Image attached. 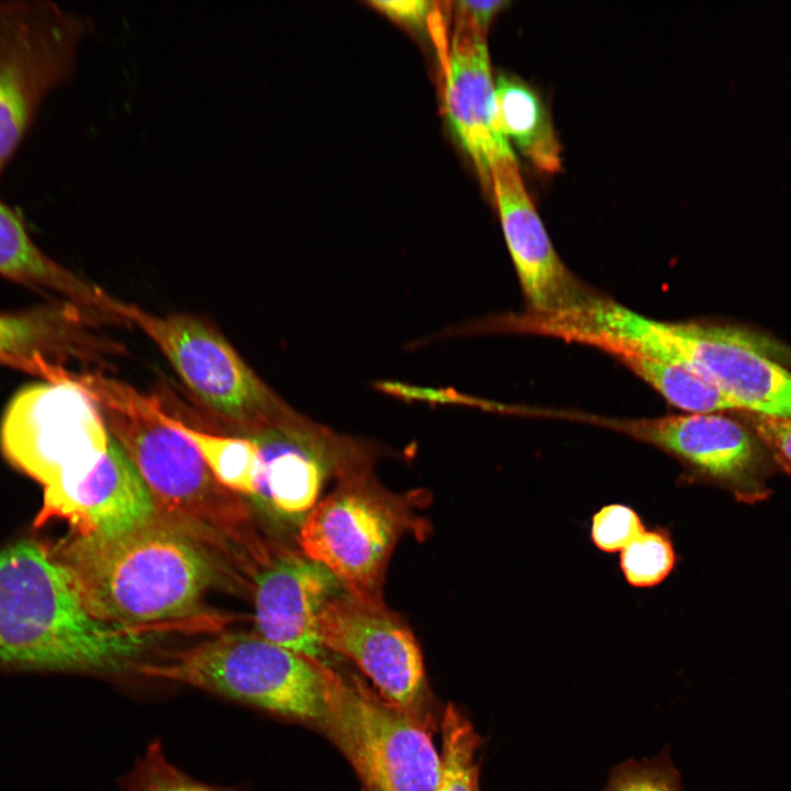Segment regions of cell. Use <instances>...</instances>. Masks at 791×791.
<instances>
[{"label": "cell", "mask_w": 791, "mask_h": 791, "mask_svg": "<svg viewBox=\"0 0 791 791\" xmlns=\"http://www.w3.org/2000/svg\"><path fill=\"white\" fill-rule=\"evenodd\" d=\"M0 275L103 310L107 294L76 277L33 241L21 213L0 200Z\"/></svg>", "instance_id": "d6986e66"}, {"label": "cell", "mask_w": 791, "mask_h": 791, "mask_svg": "<svg viewBox=\"0 0 791 791\" xmlns=\"http://www.w3.org/2000/svg\"><path fill=\"white\" fill-rule=\"evenodd\" d=\"M494 125L541 171L561 169V147L538 91L525 81L499 75L494 85Z\"/></svg>", "instance_id": "ffe728a7"}, {"label": "cell", "mask_w": 791, "mask_h": 791, "mask_svg": "<svg viewBox=\"0 0 791 791\" xmlns=\"http://www.w3.org/2000/svg\"><path fill=\"white\" fill-rule=\"evenodd\" d=\"M609 328L624 344L706 378L740 410L791 420V370L739 330L655 320L626 307L614 310Z\"/></svg>", "instance_id": "52a82bcc"}, {"label": "cell", "mask_w": 791, "mask_h": 791, "mask_svg": "<svg viewBox=\"0 0 791 791\" xmlns=\"http://www.w3.org/2000/svg\"><path fill=\"white\" fill-rule=\"evenodd\" d=\"M576 421L622 432L653 445L711 478L734 480L755 458L746 428L718 413H688L659 417L617 419L576 413Z\"/></svg>", "instance_id": "2e32d148"}, {"label": "cell", "mask_w": 791, "mask_h": 791, "mask_svg": "<svg viewBox=\"0 0 791 791\" xmlns=\"http://www.w3.org/2000/svg\"><path fill=\"white\" fill-rule=\"evenodd\" d=\"M86 29L52 1H0V174L45 98L69 80Z\"/></svg>", "instance_id": "9c48e42d"}, {"label": "cell", "mask_w": 791, "mask_h": 791, "mask_svg": "<svg viewBox=\"0 0 791 791\" xmlns=\"http://www.w3.org/2000/svg\"><path fill=\"white\" fill-rule=\"evenodd\" d=\"M166 423L197 449L214 477L234 492L257 494L263 488L264 460L252 438L194 430L165 413Z\"/></svg>", "instance_id": "44dd1931"}, {"label": "cell", "mask_w": 791, "mask_h": 791, "mask_svg": "<svg viewBox=\"0 0 791 791\" xmlns=\"http://www.w3.org/2000/svg\"><path fill=\"white\" fill-rule=\"evenodd\" d=\"M77 316L63 307L0 312V363L49 381L66 379L70 372L58 361L70 355L78 343Z\"/></svg>", "instance_id": "ac0fdd59"}, {"label": "cell", "mask_w": 791, "mask_h": 791, "mask_svg": "<svg viewBox=\"0 0 791 791\" xmlns=\"http://www.w3.org/2000/svg\"><path fill=\"white\" fill-rule=\"evenodd\" d=\"M443 750L436 791H479L476 750L480 737L466 715L453 703L442 716Z\"/></svg>", "instance_id": "7402d4cb"}, {"label": "cell", "mask_w": 791, "mask_h": 791, "mask_svg": "<svg viewBox=\"0 0 791 791\" xmlns=\"http://www.w3.org/2000/svg\"><path fill=\"white\" fill-rule=\"evenodd\" d=\"M256 632L294 653L325 661L317 631L319 615L344 591L334 575L300 549L282 544L255 578Z\"/></svg>", "instance_id": "4fadbf2b"}, {"label": "cell", "mask_w": 791, "mask_h": 791, "mask_svg": "<svg viewBox=\"0 0 791 791\" xmlns=\"http://www.w3.org/2000/svg\"><path fill=\"white\" fill-rule=\"evenodd\" d=\"M107 311L141 328L209 409L254 436L290 410L227 341L187 315H156L109 297Z\"/></svg>", "instance_id": "30bf717a"}, {"label": "cell", "mask_w": 791, "mask_h": 791, "mask_svg": "<svg viewBox=\"0 0 791 791\" xmlns=\"http://www.w3.org/2000/svg\"><path fill=\"white\" fill-rule=\"evenodd\" d=\"M645 526L637 512L628 505L611 503L599 509L591 520V539L602 552L623 550Z\"/></svg>", "instance_id": "484cf974"}, {"label": "cell", "mask_w": 791, "mask_h": 791, "mask_svg": "<svg viewBox=\"0 0 791 791\" xmlns=\"http://www.w3.org/2000/svg\"><path fill=\"white\" fill-rule=\"evenodd\" d=\"M149 634L92 617L46 546L0 552V669L114 673L138 662Z\"/></svg>", "instance_id": "3957f363"}, {"label": "cell", "mask_w": 791, "mask_h": 791, "mask_svg": "<svg viewBox=\"0 0 791 791\" xmlns=\"http://www.w3.org/2000/svg\"><path fill=\"white\" fill-rule=\"evenodd\" d=\"M85 387L145 482L155 517L252 589L282 543L265 535L247 503L223 486L193 445L166 423L155 398L99 375H90Z\"/></svg>", "instance_id": "6da1fadb"}, {"label": "cell", "mask_w": 791, "mask_h": 791, "mask_svg": "<svg viewBox=\"0 0 791 791\" xmlns=\"http://www.w3.org/2000/svg\"><path fill=\"white\" fill-rule=\"evenodd\" d=\"M368 4L388 18L412 29H423L434 14V3L425 0L369 1Z\"/></svg>", "instance_id": "4316f807"}, {"label": "cell", "mask_w": 791, "mask_h": 791, "mask_svg": "<svg viewBox=\"0 0 791 791\" xmlns=\"http://www.w3.org/2000/svg\"><path fill=\"white\" fill-rule=\"evenodd\" d=\"M320 727L368 791H436L441 757L427 722L374 693L359 678L324 666Z\"/></svg>", "instance_id": "8992f818"}, {"label": "cell", "mask_w": 791, "mask_h": 791, "mask_svg": "<svg viewBox=\"0 0 791 791\" xmlns=\"http://www.w3.org/2000/svg\"><path fill=\"white\" fill-rule=\"evenodd\" d=\"M67 520L80 536L121 534L155 517L151 493L134 464L110 434L97 466L74 484L45 487L35 525Z\"/></svg>", "instance_id": "5bb4252c"}, {"label": "cell", "mask_w": 791, "mask_h": 791, "mask_svg": "<svg viewBox=\"0 0 791 791\" xmlns=\"http://www.w3.org/2000/svg\"><path fill=\"white\" fill-rule=\"evenodd\" d=\"M120 786L122 791H238L191 778L169 761L159 739L149 743Z\"/></svg>", "instance_id": "cb8c5ba5"}, {"label": "cell", "mask_w": 791, "mask_h": 791, "mask_svg": "<svg viewBox=\"0 0 791 791\" xmlns=\"http://www.w3.org/2000/svg\"><path fill=\"white\" fill-rule=\"evenodd\" d=\"M53 553L92 617L153 633L191 623L211 587L227 576L207 550L156 517L111 536L73 534Z\"/></svg>", "instance_id": "7a4b0ae2"}, {"label": "cell", "mask_w": 791, "mask_h": 791, "mask_svg": "<svg viewBox=\"0 0 791 791\" xmlns=\"http://www.w3.org/2000/svg\"><path fill=\"white\" fill-rule=\"evenodd\" d=\"M326 664L283 648L257 633H225L165 650L156 658L136 662L133 670L320 726Z\"/></svg>", "instance_id": "5b68a950"}, {"label": "cell", "mask_w": 791, "mask_h": 791, "mask_svg": "<svg viewBox=\"0 0 791 791\" xmlns=\"http://www.w3.org/2000/svg\"><path fill=\"white\" fill-rule=\"evenodd\" d=\"M424 492L398 493L376 478L372 468L335 483L301 525L300 550L328 569L344 591L367 603H385L387 567L399 539H423L430 524L417 514Z\"/></svg>", "instance_id": "277c9868"}, {"label": "cell", "mask_w": 791, "mask_h": 791, "mask_svg": "<svg viewBox=\"0 0 791 791\" xmlns=\"http://www.w3.org/2000/svg\"><path fill=\"white\" fill-rule=\"evenodd\" d=\"M486 37L456 11L452 44L446 52L444 99L454 133L484 189L490 190L495 156L512 149L494 125V83Z\"/></svg>", "instance_id": "9a60e30c"}, {"label": "cell", "mask_w": 791, "mask_h": 791, "mask_svg": "<svg viewBox=\"0 0 791 791\" xmlns=\"http://www.w3.org/2000/svg\"><path fill=\"white\" fill-rule=\"evenodd\" d=\"M509 4L508 1H457L456 11L464 14L481 33L487 35L493 18Z\"/></svg>", "instance_id": "f1b7e54d"}, {"label": "cell", "mask_w": 791, "mask_h": 791, "mask_svg": "<svg viewBox=\"0 0 791 791\" xmlns=\"http://www.w3.org/2000/svg\"><path fill=\"white\" fill-rule=\"evenodd\" d=\"M603 791H681L680 778L667 755L630 761L615 769Z\"/></svg>", "instance_id": "d4e9b609"}, {"label": "cell", "mask_w": 791, "mask_h": 791, "mask_svg": "<svg viewBox=\"0 0 791 791\" xmlns=\"http://www.w3.org/2000/svg\"><path fill=\"white\" fill-rule=\"evenodd\" d=\"M758 435L791 463V420L756 414Z\"/></svg>", "instance_id": "83f0119b"}, {"label": "cell", "mask_w": 791, "mask_h": 791, "mask_svg": "<svg viewBox=\"0 0 791 791\" xmlns=\"http://www.w3.org/2000/svg\"><path fill=\"white\" fill-rule=\"evenodd\" d=\"M676 562L671 537L661 527L645 528L621 550L620 556V567L625 580L637 588L659 584L670 575Z\"/></svg>", "instance_id": "603a6c76"}, {"label": "cell", "mask_w": 791, "mask_h": 791, "mask_svg": "<svg viewBox=\"0 0 791 791\" xmlns=\"http://www.w3.org/2000/svg\"><path fill=\"white\" fill-rule=\"evenodd\" d=\"M532 333L566 342L589 345L621 361L673 406L688 413H721L740 410L739 405L716 385L691 369L640 352L602 333L534 321Z\"/></svg>", "instance_id": "e0dca14e"}, {"label": "cell", "mask_w": 791, "mask_h": 791, "mask_svg": "<svg viewBox=\"0 0 791 791\" xmlns=\"http://www.w3.org/2000/svg\"><path fill=\"white\" fill-rule=\"evenodd\" d=\"M491 190L528 311L554 313L588 294L559 258L524 186L513 152L491 166Z\"/></svg>", "instance_id": "7c38bea8"}, {"label": "cell", "mask_w": 791, "mask_h": 791, "mask_svg": "<svg viewBox=\"0 0 791 791\" xmlns=\"http://www.w3.org/2000/svg\"><path fill=\"white\" fill-rule=\"evenodd\" d=\"M317 631L323 647L354 661L385 700L427 722L423 656L401 615L342 591L322 609Z\"/></svg>", "instance_id": "8fae6325"}, {"label": "cell", "mask_w": 791, "mask_h": 791, "mask_svg": "<svg viewBox=\"0 0 791 791\" xmlns=\"http://www.w3.org/2000/svg\"><path fill=\"white\" fill-rule=\"evenodd\" d=\"M109 436L98 405L75 374L19 391L0 428L4 456L44 488L87 476L105 454Z\"/></svg>", "instance_id": "ba28073f"}]
</instances>
